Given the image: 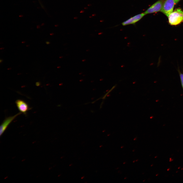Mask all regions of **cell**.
Listing matches in <instances>:
<instances>
[{"instance_id":"1","label":"cell","mask_w":183,"mask_h":183,"mask_svg":"<svg viewBox=\"0 0 183 183\" xmlns=\"http://www.w3.org/2000/svg\"><path fill=\"white\" fill-rule=\"evenodd\" d=\"M169 23L176 25L183 22V11L178 8L173 11L168 16Z\"/></svg>"},{"instance_id":"13","label":"cell","mask_w":183,"mask_h":183,"mask_svg":"<svg viewBox=\"0 0 183 183\" xmlns=\"http://www.w3.org/2000/svg\"><path fill=\"white\" fill-rule=\"evenodd\" d=\"M4 49V48H1L0 49Z\"/></svg>"},{"instance_id":"9","label":"cell","mask_w":183,"mask_h":183,"mask_svg":"<svg viewBox=\"0 0 183 183\" xmlns=\"http://www.w3.org/2000/svg\"><path fill=\"white\" fill-rule=\"evenodd\" d=\"M46 43L47 44H49L50 43V42L48 41H47L46 42Z\"/></svg>"},{"instance_id":"3","label":"cell","mask_w":183,"mask_h":183,"mask_svg":"<svg viewBox=\"0 0 183 183\" xmlns=\"http://www.w3.org/2000/svg\"><path fill=\"white\" fill-rule=\"evenodd\" d=\"M164 0H158L149 7L144 12L145 15L160 11Z\"/></svg>"},{"instance_id":"5","label":"cell","mask_w":183,"mask_h":183,"mask_svg":"<svg viewBox=\"0 0 183 183\" xmlns=\"http://www.w3.org/2000/svg\"><path fill=\"white\" fill-rule=\"evenodd\" d=\"M15 102L20 112L26 115L27 112L31 109L28 104L24 100L21 99L17 100Z\"/></svg>"},{"instance_id":"10","label":"cell","mask_w":183,"mask_h":183,"mask_svg":"<svg viewBox=\"0 0 183 183\" xmlns=\"http://www.w3.org/2000/svg\"><path fill=\"white\" fill-rule=\"evenodd\" d=\"M2 61H3L2 60V59H1L0 60V63H1V62H2Z\"/></svg>"},{"instance_id":"4","label":"cell","mask_w":183,"mask_h":183,"mask_svg":"<svg viewBox=\"0 0 183 183\" xmlns=\"http://www.w3.org/2000/svg\"><path fill=\"white\" fill-rule=\"evenodd\" d=\"M22 113L19 112L14 115L6 117L3 121L0 127V135L1 136L5 132L9 125L18 115Z\"/></svg>"},{"instance_id":"7","label":"cell","mask_w":183,"mask_h":183,"mask_svg":"<svg viewBox=\"0 0 183 183\" xmlns=\"http://www.w3.org/2000/svg\"><path fill=\"white\" fill-rule=\"evenodd\" d=\"M178 71L179 74L181 86L183 89V73L181 72L179 69H178Z\"/></svg>"},{"instance_id":"2","label":"cell","mask_w":183,"mask_h":183,"mask_svg":"<svg viewBox=\"0 0 183 183\" xmlns=\"http://www.w3.org/2000/svg\"><path fill=\"white\" fill-rule=\"evenodd\" d=\"M175 4L174 0H164L160 11L168 17L173 11Z\"/></svg>"},{"instance_id":"6","label":"cell","mask_w":183,"mask_h":183,"mask_svg":"<svg viewBox=\"0 0 183 183\" xmlns=\"http://www.w3.org/2000/svg\"><path fill=\"white\" fill-rule=\"evenodd\" d=\"M145 15L144 12L138 14L123 22L121 23V24L123 26L131 24L134 25L140 20Z\"/></svg>"},{"instance_id":"11","label":"cell","mask_w":183,"mask_h":183,"mask_svg":"<svg viewBox=\"0 0 183 183\" xmlns=\"http://www.w3.org/2000/svg\"><path fill=\"white\" fill-rule=\"evenodd\" d=\"M11 69V68H8V70H9V69Z\"/></svg>"},{"instance_id":"8","label":"cell","mask_w":183,"mask_h":183,"mask_svg":"<svg viewBox=\"0 0 183 183\" xmlns=\"http://www.w3.org/2000/svg\"><path fill=\"white\" fill-rule=\"evenodd\" d=\"M174 0L175 1V2L176 4L177 3L180 1V0Z\"/></svg>"},{"instance_id":"12","label":"cell","mask_w":183,"mask_h":183,"mask_svg":"<svg viewBox=\"0 0 183 183\" xmlns=\"http://www.w3.org/2000/svg\"><path fill=\"white\" fill-rule=\"evenodd\" d=\"M25 42L24 41H22V43H24Z\"/></svg>"}]
</instances>
